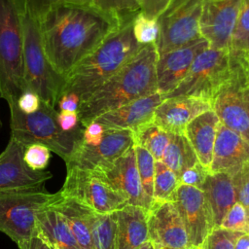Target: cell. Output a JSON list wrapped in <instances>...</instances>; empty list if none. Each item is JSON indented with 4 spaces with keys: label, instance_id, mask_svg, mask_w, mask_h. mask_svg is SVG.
<instances>
[{
    "label": "cell",
    "instance_id": "obj_24",
    "mask_svg": "<svg viewBox=\"0 0 249 249\" xmlns=\"http://www.w3.org/2000/svg\"><path fill=\"white\" fill-rule=\"evenodd\" d=\"M50 206L65 218L80 248L92 249L91 219L94 211L72 198L62 196Z\"/></svg>",
    "mask_w": 249,
    "mask_h": 249
},
{
    "label": "cell",
    "instance_id": "obj_1",
    "mask_svg": "<svg viewBox=\"0 0 249 249\" xmlns=\"http://www.w3.org/2000/svg\"><path fill=\"white\" fill-rule=\"evenodd\" d=\"M37 20L45 54L52 67L65 79L122 26L93 5L76 3L53 5Z\"/></svg>",
    "mask_w": 249,
    "mask_h": 249
},
{
    "label": "cell",
    "instance_id": "obj_11",
    "mask_svg": "<svg viewBox=\"0 0 249 249\" xmlns=\"http://www.w3.org/2000/svg\"><path fill=\"white\" fill-rule=\"evenodd\" d=\"M170 201L173 202L184 224L190 249H200L206 236L214 229L202 191L179 184Z\"/></svg>",
    "mask_w": 249,
    "mask_h": 249
},
{
    "label": "cell",
    "instance_id": "obj_22",
    "mask_svg": "<svg viewBox=\"0 0 249 249\" xmlns=\"http://www.w3.org/2000/svg\"><path fill=\"white\" fill-rule=\"evenodd\" d=\"M215 228L236 202L231 176L226 172H209L201 188Z\"/></svg>",
    "mask_w": 249,
    "mask_h": 249
},
{
    "label": "cell",
    "instance_id": "obj_47",
    "mask_svg": "<svg viewBox=\"0 0 249 249\" xmlns=\"http://www.w3.org/2000/svg\"><path fill=\"white\" fill-rule=\"evenodd\" d=\"M243 97H244L245 105H246L247 112H248V116H249V86L246 87V88L243 89Z\"/></svg>",
    "mask_w": 249,
    "mask_h": 249
},
{
    "label": "cell",
    "instance_id": "obj_30",
    "mask_svg": "<svg viewBox=\"0 0 249 249\" xmlns=\"http://www.w3.org/2000/svg\"><path fill=\"white\" fill-rule=\"evenodd\" d=\"M180 184L177 175L161 160L155 161L154 200H170Z\"/></svg>",
    "mask_w": 249,
    "mask_h": 249
},
{
    "label": "cell",
    "instance_id": "obj_29",
    "mask_svg": "<svg viewBox=\"0 0 249 249\" xmlns=\"http://www.w3.org/2000/svg\"><path fill=\"white\" fill-rule=\"evenodd\" d=\"M135 159H136V166L139 174V179L141 183V187L145 196L146 204L148 210L150 209L154 198V176H155V159L153 156L144 148L140 146L133 145Z\"/></svg>",
    "mask_w": 249,
    "mask_h": 249
},
{
    "label": "cell",
    "instance_id": "obj_8",
    "mask_svg": "<svg viewBox=\"0 0 249 249\" xmlns=\"http://www.w3.org/2000/svg\"><path fill=\"white\" fill-rule=\"evenodd\" d=\"M232 75L233 66L229 50L207 48L196 56L182 82L164 98L193 96L213 104L217 95L231 82Z\"/></svg>",
    "mask_w": 249,
    "mask_h": 249
},
{
    "label": "cell",
    "instance_id": "obj_3",
    "mask_svg": "<svg viewBox=\"0 0 249 249\" xmlns=\"http://www.w3.org/2000/svg\"><path fill=\"white\" fill-rule=\"evenodd\" d=\"M142 46L134 38L132 20L123 24L71 71L63 93L73 92L81 101L85 100L124 67Z\"/></svg>",
    "mask_w": 249,
    "mask_h": 249
},
{
    "label": "cell",
    "instance_id": "obj_48",
    "mask_svg": "<svg viewBox=\"0 0 249 249\" xmlns=\"http://www.w3.org/2000/svg\"><path fill=\"white\" fill-rule=\"evenodd\" d=\"M137 249H155V246L151 240H147L142 245H140Z\"/></svg>",
    "mask_w": 249,
    "mask_h": 249
},
{
    "label": "cell",
    "instance_id": "obj_32",
    "mask_svg": "<svg viewBox=\"0 0 249 249\" xmlns=\"http://www.w3.org/2000/svg\"><path fill=\"white\" fill-rule=\"evenodd\" d=\"M249 51V0H243L232 33L229 52L233 55L245 56Z\"/></svg>",
    "mask_w": 249,
    "mask_h": 249
},
{
    "label": "cell",
    "instance_id": "obj_46",
    "mask_svg": "<svg viewBox=\"0 0 249 249\" xmlns=\"http://www.w3.org/2000/svg\"><path fill=\"white\" fill-rule=\"evenodd\" d=\"M234 249H249V233H241L235 241Z\"/></svg>",
    "mask_w": 249,
    "mask_h": 249
},
{
    "label": "cell",
    "instance_id": "obj_50",
    "mask_svg": "<svg viewBox=\"0 0 249 249\" xmlns=\"http://www.w3.org/2000/svg\"><path fill=\"white\" fill-rule=\"evenodd\" d=\"M155 249H189V248H172L167 246H161V245H154Z\"/></svg>",
    "mask_w": 249,
    "mask_h": 249
},
{
    "label": "cell",
    "instance_id": "obj_17",
    "mask_svg": "<svg viewBox=\"0 0 249 249\" xmlns=\"http://www.w3.org/2000/svg\"><path fill=\"white\" fill-rule=\"evenodd\" d=\"M147 225L154 245L190 249L184 224L172 201L154 200L147 211Z\"/></svg>",
    "mask_w": 249,
    "mask_h": 249
},
{
    "label": "cell",
    "instance_id": "obj_19",
    "mask_svg": "<svg viewBox=\"0 0 249 249\" xmlns=\"http://www.w3.org/2000/svg\"><path fill=\"white\" fill-rule=\"evenodd\" d=\"M247 163H249V143L219 123L209 171L232 175Z\"/></svg>",
    "mask_w": 249,
    "mask_h": 249
},
{
    "label": "cell",
    "instance_id": "obj_35",
    "mask_svg": "<svg viewBox=\"0 0 249 249\" xmlns=\"http://www.w3.org/2000/svg\"><path fill=\"white\" fill-rule=\"evenodd\" d=\"M52 151L45 145L34 143L24 147L23 160L32 170H46L51 160Z\"/></svg>",
    "mask_w": 249,
    "mask_h": 249
},
{
    "label": "cell",
    "instance_id": "obj_38",
    "mask_svg": "<svg viewBox=\"0 0 249 249\" xmlns=\"http://www.w3.org/2000/svg\"><path fill=\"white\" fill-rule=\"evenodd\" d=\"M209 172L210 171L206 167H204L200 162H197L194 166L186 169L180 175V184H185L201 190Z\"/></svg>",
    "mask_w": 249,
    "mask_h": 249
},
{
    "label": "cell",
    "instance_id": "obj_27",
    "mask_svg": "<svg viewBox=\"0 0 249 249\" xmlns=\"http://www.w3.org/2000/svg\"><path fill=\"white\" fill-rule=\"evenodd\" d=\"M133 144L147 150L155 159L160 160L168 144L170 133L166 132L153 121L140 124L132 130Z\"/></svg>",
    "mask_w": 249,
    "mask_h": 249
},
{
    "label": "cell",
    "instance_id": "obj_42",
    "mask_svg": "<svg viewBox=\"0 0 249 249\" xmlns=\"http://www.w3.org/2000/svg\"><path fill=\"white\" fill-rule=\"evenodd\" d=\"M56 120L60 128L65 132H77L84 128L81 124L78 112L58 111Z\"/></svg>",
    "mask_w": 249,
    "mask_h": 249
},
{
    "label": "cell",
    "instance_id": "obj_14",
    "mask_svg": "<svg viewBox=\"0 0 249 249\" xmlns=\"http://www.w3.org/2000/svg\"><path fill=\"white\" fill-rule=\"evenodd\" d=\"M92 171L121 195L127 204L139 206L148 211L133 146L114 161Z\"/></svg>",
    "mask_w": 249,
    "mask_h": 249
},
{
    "label": "cell",
    "instance_id": "obj_12",
    "mask_svg": "<svg viewBox=\"0 0 249 249\" xmlns=\"http://www.w3.org/2000/svg\"><path fill=\"white\" fill-rule=\"evenodd\" d=\"M243 0H202L200 36L209 48L229 50Z\"/></svg>",
    "mask_w": 249,
    "mask_h": 249
},
{
    "label": "cell",
    "instance_id": "obj_33",
    "mask_svg": "<svg viewBox=\"0 0 249 249\" xmlns=\"http://www.w3.org/2000/svg\"><path fill=\"white\" fill-rule=\"evenodd\" d=\"M132 32L140 45L156 43L159 35L158 18H151L139 13L132 19Z\"/></svg>",
    "mask_w": 249,
    "mask_h": 249
},
{
    "label": "cell",
    "instance_id": "obj_37",
    "mask_svg": "<svg viewBox=\"0 0 249 249\" xmlns=\"http://www.w3.org/2000/svg\"><path fill=\"white\" fill-rule=\"evenodd\" d=\"M231 176L235 190L236 201L246 209L249 215V163Z\"/></svg>",
    "mask_w": 249,
    "mask_h": 249
},
{
    "label": "cell",
    "instance_id": "obj_15",
    "mask_svg": "<svg viewBox=\"0 0 249 249\" xmlns=\"http://www.w3.org/2000/svg\"><path fill=\"white\" fill-rule=\"evenodd\" d=\"M209 48L208 42L200 37L183 47L158 54L156 79L158 92L163 97L171 92L186 77L196 56Z\"/></svg>",
    "mask_w": 249,
    "mask_h": 249
},
{
    "label": "cell",
    "instance_id": "obj_34",
    "mask_svg": "<svg viewBox=\"0 0 249 249\" xmlns=\"http://www.w3.org/2000/svg\"><path fill=\"white\" fill-rule=\"evenodd\" d=\"M219 228L249 233V215L246 209L236 201L226 213Z\"/></svg>",
    "mask_w": 249,
    "mask_h": 249
},
{
    "label": "cell",
    "instance_id": "obj_23",
    "mask_svg": "<svg viewBox=\"0 0 249 249\" xmlns=\"http://www.w3.org/2000/svg\"><path fill=\"white\" fill-rule=\"evenodd\" d=\"M220 121L211 109L196 117L186 126L184 134L191 143L198 161L208 170L212 161L213 148Z\"/></svg>",
    "mask_w": 249,
    "mask_h": 249
},
{
    "label": "cell",
    "instance_id": "obj_21",
    "mask_svg": "<svg viewBox=\"0 0 249 249\" xmlns=\"http://www.w3.org/2000/svg\"><path fill=\"white\" fill-rule=\"evenodd\" d=\"M116 231L113 249H137L149 240L147 210L126 204L115 211Z\"/></svg>",
    "mask_w": 249,
    "mask_h": 249
},
{
    "label": "cell",
    "instance_id": "obj_44",
    "mask_svg": "<svg viewBox=\"0 0 249 249\" xmlns=\"http://www.w3.org/2000/svg\"><path fill=\"white\" fill-rule=\"evenodd\" d=\"M80 102L81 99L77 94L73 92L63 93L58 99L56 109L61 112H78Z\"/></svg>",
    "mask_w": 249,
    "mask_h": 249
},
{
    "label": "cell",
    "instance_id": "obj_39",
    "mask_svg": "<svg viewBox=\"0 0 249 249\" xmlns=\"http://www.w3.org/2000/svg\"><path fill=\"white\" fill-rule=\"evenodd\" d=\"M41 98L32 90H24L17 101V106L23 114H33L37 112L41 106Z\"/></svg>",
    "mask_w": 249,
    "mask_h": 249
},
{
    "label": "cell",
    "instance_id": "obj_43",
    "mask_svg": "<svg viewBox=\"0 0 249 249\" xmlns=\"http://www.w3.org/2000/svg\"><path fill=\"white\" fill-rule=\"evenodd\" d=\"M36 18L49 7L58 3H76L92 5V0H27Z\"/></svg>",
    "mask_w": 249,
    "mask_h": 249
},
{
    "label": "cell",
    "instance_id": "obj_26",
    "mask_svg": "<svg viewBox=\"0 0 249 249\" xmlns=\"http://www.w3.org/2000/svg\"><path fill=\"white\" fill-rule=\"evenodd\" d=\"M160 160L178 178L186 169L199 162L191 143L184 133H170L168 144L163 151Z\"/></svg>",
    "mask_w": 249,
    "mask_h": 249
},
{
    "label": "cell",
    "instance_id": "obj_36",
    "mask_svg": "<svg viewBox=\"0 0 249 249\" xmlns=\"http://www.w3.org/2000/svg\"><path fill=\"white\" fill-rule=\"evenodd\" d=\"M241 233L222 228H215L206 236L200 249H234L235 241Z\"/></svg>",
    "mask_w": 249,
    "mask_h": 249
},
{
    "label": "cell",
    "instance_id": "obj_31",
    "mask_svg": "<svg viewBox=\"0 0 249 249\" xmlns=\"http://www.w3.org/2000/svg\"><path fill=\"white\" fill-rule=\"evenodd\" d=\"M92 5L117 19L121 25L141 13L137 0H92Z\"/></svg>",
    "mask_w": 249,
    "mask_h": 249
},
{
    "label": "cell",
    "instance_id": "obj_20",
    "mask_svg": "<svg viewBox=\"0 0 249 249\" xmlns=\"http://www.w3.org/2000/svg\"><path fill=\"white\" fill-rule=\"evenodd\" d=\"M164 99L158 91L134 100L125 105L107 111L93 121L100 124L105 129H130L153 121L156 108Z\"/></svg>",
    "mask_w": 249,
    "mask_h": 249
},
{
    "label": "cell",
    "instance_id": "obj_25",
    "mask_svg": "<svg viewBox=\"0 0 249 249\" xmlns=\"http://www.w3.org/2000/svg\"><path fill=\"white\" fill-rule=\"evenodd\" d=\"M36 228L53 248L81 249L65 218L51 206L38 213Z\"/></svg>",
    "mask_w": 249,
    "mask_h": 249
},
{
    "label": "cell",
    "instance_id": "obj_10",
    "mask_svg": "<svg viewBox=\"0 0 249 249\" xmlns=\"http://www.w3.org/2000/svg\"><path fill=\"white\" fill-rule=\"evenodd\" d=\"M59 193L99 214L113 213L127 204L93 171L78 167H66V177Z\"/></svg>",
    "mask_w": 249,
    "mask_h": 249
},
{
    "label": "cell",
    "instance_id": "obj_9",
    "mask_svg": "<svg viewBox=\"0 0 249 249\" xmlns=\"http://www.w3.org/2000/svg\"><path fill=\"white\" fill-rule=\"evenodd\" d=\"M202 0H171L158 18V54L183 47L198 38Z\"/></svg>",
    "mask_w": 249,
    "mask_h": 249
},
{
    "label": "cell",
    "instance_id": "obj_28",
    "mask_svg": "<svg viewBox=\"0 0 249 249\" xmlns=\"http://www.w3.org/2000/svg\"><path fill=\"white\" fill-rule=\"evenodd\" d=\"M115 231V212L109 214H99L94 212L91 219L92 249H113Z\"/></svg>",
    "mask_w": 249,
    "mask_h": 249
},
{
    "label": "cell",
    "instance_id": "obj_16",
    "mask_svg": "<svg viewBox=\"0 0 249 249\" xmlns=\"http://www.w3.org/2000/svg\"><path fill=\"white\" fill-rule=\"evenodd\" d=\"M23 151L24 147L10 136L0 153V193L43 186L53 177L48 170L30 169L23 160Z\"/></svg>",
    "mask_w": 249,
    "mask_h": 249
},
{
    "label": "cell",
    "instance_id": "obj_2",
    "mask_svg": "<svg viewBox=\"0 0 249 249\" xmlns=\"http://www.w3.org/2000/svg\"><path fill=\"white\" fill-rule=\"evenodd\" d=\"M155 43L143 45L115 75L80 102L78 115L86 126L99 115L158 91Z\"/></svg>",
    "mask_w": 249,
    "mask_h": 249
},
{
    "label": "cell",
    "instance_id": "obj_5",
    "mask_svg": "<svg viewBox=\"0 0 249 249\" xmlns=\"http://www.w3.org/2000/svg\"><path fill=\"white\" fill-rule=\"evenodd\" d=\"M9 109L11 137L23 147L34 143L45 145L66 162L82 141L84 128L77 132L63 131L56 120L58 110L44 101L33 114H23L17 105Z\"/></svg>",
    "mask_w": 249,
    "mask_h": 249
},
{
    "label": "cell",
    "instance_id": "obj_18",
    "mask_svg": "<svg viewBox=\"0 0 249 249\" xmlns=\"http://www.w3.org/2000/svg\"><path fill=\"white\" fill-rule=\"evenodd\" d=\"M212 109L209 101L193 96L164 98L156 108L153 122L169 133H184L187 124L198 115Z\"/></svg>",
    "mask_w": 249,
    "mask_h": 249
},
{
    "label": "cell",
    "instance_id": "obj_41",
    "mask_svg": "<svg viewBox=\"0 0 249 249\" xmlns=\"http://www.w3.org/2000/svg\"><path fill=\"white\" fill-rule=\"evenodd\" d=\"M105 133V128L97 122H90L83 129L82 143L85 145L94 146L100 143Z\"/></svg>",
    "mask_w": 249,
    "mask_h": 249
},
{
    "label": "cell",
    "instance_id": "obj_6",
    "mask_svg": "<svg viewBox=\"0 0 249 249\" xmlns=\"http://www.w3.org/2000/svg\"><path fill=\"white\" fill-rule=\"evenodd\" d=\"M61 196L43 186L0 193V231L10 237L18 249H27L36 231V217Z\"/></svg>",
    "mask_w": 249,
    "mask_h": 249
},
{
    "label": "cell",
    "instance_id": "obj_49",
    "mask_svg": "<svg viewBox=\"0 0 249 249\" xmlns=\"http://www.w3.org/2000/svg\"><path fill=\"white\" fill-rule=\"evenodd\" d=\"M245 61H246V68H247V74H248V80H249V51L246 53Z\"/></svg>",
    "mask_w": 249,
    "mask_h": 249
},
{
    "label": "cell",
    "instance_id": "obj_45",
    "mask_svg": "<svg viewBox=\"0 0 249 249\" xmlns=\"http://www.w3.org/2000/svg\"><path fill=\"white\" fill-rule=\"evenodd\" d=\"M27 249H53V247L36 228V231L29 241Z\"/></svg>",
    "mask_w": 249,
    "mask_h": 249
},
{
    "label": "cell",
    "instance_id": "obj_4",
    "mask_svg": "<svg viewBox=\"0 0 249 249\" xmlns=\"http://www.w3.org/2000/svg\"><path fill=\"white\" fill-rule=\"evenodd\" d=\"M22 31L24 90L36 92L42 101L56 108L66 79L49 62L41 41L38 20L27 0H17Z\"/></svg>",
    "mask_w": 249,
    "mask_h": 249
},
{
    "label": "cell",
    "instance_id": "obj_7",
    "mask_svg": "<svg viewBox=\"0 0 249 249\" xmlns=\"http://www.w3.org/2000/svg\"><path fill=\"white\" fill-rule=\"evenodd\" d=\"M24 91L22 31L17 0H0V93L9 107Z\"/></svg>",
    "mask_w": 249,
    "mask_h": 249
},
{
    "label": "cell",
    "instance_id": "obj_40",
    "mask_svg": "<svg viewBox=\"0 0 249 249\" xmlns=\"http://www.w3.org/2000/svg\"><path fill=\"white\" fill-rule=\"evenodd\" d=\"M140 11L151 18H158L169 6L171 0H137Z\"/></svg>",
    "mask_w": 249,
    "mask_h": 249
},
{
    "label": "cell",
    "instance_id": "obj_13",
    "mask_svg": "<svg viewBox=\"0 0 249 249\" xmlns=\"http://www.w3.org/2000/svg\"><path fill=\"white\" fill-rule=\"evenodd\" d=\"M133 145L130 129H105L97 145H85L81 141L65 165L92 171L114 161Z\"/></svg>",
    "mask_w": 249,
    "mask_h": 249
},
{
    "label": "cell",
    "instance_id": "obj_51",
    "mask_svg": "<svg viewBox=\"0 0 249 249\" xmlns=\"http://www.w3.org/2000/svg\"><path fill=\"white\" fill-rule=\"evenodd\" d=\"M0 98H1V93H0ZM2 128V121H1V118H0V129Z\"/></svg>",
    "mask_w": 249,
    "mask_h": 249
}]
</instances>
